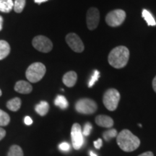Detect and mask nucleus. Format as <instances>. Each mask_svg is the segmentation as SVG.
Here are the masks:
<instances>
[{"label": "nucleus", "mask_w": 156, "mask_h": 156, "mask_svg": "<svg viewBox=\"0 0 156 156\" xmlns=\"http://www.w3.org/2000/svg\"><path fill=\"white\" fill-rule=\"evenodd\" d=\"M100 20V13L98 9L95 7H90L87 12L86 22L89 30H95L98 25Z\"/></svg>", "instance_id": "10"}, {"label": "nucleus", "mask_w": 156, "mask_h": 156, "mask_svg": "<svg viewBox=\"0 0 156 156\" xmlns=\"http://www.w3.org/2000/svg\"><path fill=\"white\" fill-rule=\"evenodd\" d=\"M2 94V90H1V89H0V96H1Z\"/></svg>", "instance_id": "35"}, {"label": "nucleus", "mask_w": 156, "mask_h": 156, "mask_svg": "<svg viewBox=\"0 0 156 156\" xmlns=\"http://www.w3.org/2000/svg\"><path fill=\"white\" fill-rule=\"evenodd\" d=\"M70 147H71V146L68 142H62V143L60 144L59 145H58V148H59L60 151H64V152H67L69 151L70 150Z\"/></svg>", "instance_id": "26"}, {"label": "nucleus", "mask_w": 156, "mask_h": 156, "mask_svg": "<svg viewBox=\"0 0 156 156\" xmlns=\"http://www.w3.org/2000/svg\"><path fill=\"white\" fill-rule=\"evenodd\" d=\"M95 123L98 126L106 128H112L114 125V121L112 119L106 115H99L96 116Z\"/></svg>", "instance_id": "13"}, {"label": "nucleus", "mask_w": 156, "mask_h": 156, "mask_svg": "<svg viewBox=\"0 0 156 156\" xmlns=\"http://www.w3.org/2000/svg\"><path fill=\"white\" fill-rule=\"evenodd\" d=\"M46 67L41 62H35L28 67L25 73L27 79L30 83H35L40 81L46 73Z\"/></svg>", "instance_id": "3"}, {"label": "nucleus", "mask_w": 156, "mask_h": 156, "mask_svg": "<svg viewBox=\"0 0 156 156\" xmlns=\"http://www.w3.org/2000/svg\"><path fill=\"white\" fill-rule=\"evenodd\" d=\"M126 18V12L122 9H114L106 17V22L111 27H118L124 23Z\"/></svg>", "instance_id": "6"}, {"label": "nucleus", "mask_w": 156, "mask_h": 156, "mask_svg": "<svg viewBox=\"0 0 156 156\" xmlns=\"http://www.w3.org/2000/svg\"><path fill=\"white\" fill-rule=\"evenodd\" d=\"M71 138L73 147L75 150H80L84 144V136L81 126L77 123L73 125L71 129Z\"/></svg>", "instance_id": "8"}, {"label": "nucleus", "mask_w": 156, "mask_h": 156, "mask_svg": "<svg viewBox=\"0 0 156 156\" xmlns=\"http://www.w3.org/2000/svg\"><path fill=\"white\" fill-rule=\"evenodd\" d=\"M92 129H93L92 124H91L90 122L86 123V124H85V126H84L83 130H82V131H83V136H87L88 135H90L91 131H92Z\"/></svg>", "instance_id": "25"}, {"label": "nucleus", "mask_w": 156, "mask_h": 156, "mask_svg": "<svg viewBox=\"0 0 156 156\" xmlns=\"http://www.w3.org/2000/svg\"><path fill=\"white\" fill-rule=\"evenodd\" d=\"M93 144H94L95 147L96 148V149H100V148L102 147V145H103V141H102V140L99 138V139H98L96 141H95L94 142H93Z\"/></svg>", "instance_id": "27"}, {"label": "nucleus", "mask_w": 156, "mask_h": 156, "mask_svg": "<svg viewBox=\"0 0 156 156\" xmlns=\"http://www.w3.org/2000/svg\"><path fill=\"white\" fill-rule=\"evenodd\" d=\"M10 52V46L5 41L0 40V60L4 59L9 55Z\"/></svg>", "instance_id": "15"}, {"label": "nucleus", "mask_w": 156, "mask_h": 156, "mask_svg": "<svg viewBox=\"0 0 156 156\" xmlns=\"http://www.w3.org/2000/svg\"><path fill=\"white\" fill-rule=\"evenodd\" d=\"M153 87L154 90H155V92L156 93V76L153 80Z\"/></svg>", "instance_id": "31"}, {"label": "nucleus", "mask_w": 156, "mask_h": 156, "mask_svg": "<svg viewBox=\"0 0 156 156\" xmlns=\"http://www.w3.org/2000/svg\"><path fill=\"white\" fill-rule=\"evenodd\" d=\"M21 106V100L19 98H14L7 103V107L12 112H17Z\"/></svg>", "instance_id": "16"}, {"label": "nucleus", "mask_w": 156, "mask_h": 156, "mask_svg": "<svg viewBox=\"0 0 156 156\" xmlns=\"http://www.w3.org/2000/svg\"><path fill=\"white\" fill-rule=\"evenodd\" d=\"M24 122L26 125H31L33 124V120L30 116H25L24 119Z\"/></svg>", "instance_id": "28"}, {"label": "nucleus", "mask_w": 156, "mask_h": 156, "mask_svg": "<svg viewBox=\"0 0 156 156\" xmlns=\"http://www.w3.org/2000/svg\"><path fill=\"white\" fill-rule=\"evenodd\" d=\"M32 85L28 82L20 80L17 82L15 85V90L21 94H29L32 92Z\"/></svg>", "instance_id": "11"}, {"label": "nucleus", "mask_w": 156, "mask_h": 156, "mask_svg": "<svg viewBox=\"0 0 156 156\" xmlns=\"http://www.w3.org/2000/svg\"><path fill=\"white\" fill-rule=\"evenodd\" d=\"M33 46L36 50L43 53H48L53 48V44L49 38L44 36H38L33 40Z\"/></svg>", "instance_id": "7"}, {"label": "nucleus", "mask_w": 156, "mask_h": 156, "mask_svg": "<svg viewBox=\"0 0 156 156\" xmlns=\"http://www.w3.org/2000/svg\"><path fill=\"white\" fill-rule=\"evenodd\" d=\"M66 41L68 46L77 53H81L84 51V44L82 40L77 34L74 33H70L66 36Z\"/></svg>", "instance_id": "9"}, {"label": "nucleus", "mask_w": 156, "mask_h": 156, "mask_svg": "<svg viewBox=\"0 0 156 156\" xmlns=\"http://www.w3.org/2000/svg\"><path fill=\"white\" fill-rule=\"evenodd\" d=\"M10 122V117L8 114L0 109V126L8 125Z\"/></svg>", "instance_id": "21"}, {"label": "nucleus", "mask_w": 156, "mask_h": 156, "mask_svg": "<svg viewBox=\"0 0 156 156\" xmlns=\"http://www.w3.org/2000/svg\"><path fill=\"white\" fill-rule=\"evenodd\" d=\"M116 142L124 152H132L139 147L140 140L129 130L123 129L116 136Z\"/></svg>", "instance_id": "1"}, {"label": "nucleus", "mask_w": 156, "mask_h": 156, "mask_svg": "<svg viewBox=\"0 0 156 156\" xmlns=\"http://www.w3.org/2000/svg\"><path fill=\"white\" fill-rule=\"evenodd\" d=\"M117 135H118V133H117V131L115 129H110L103 132V138L107 142L110 141L113 138L116 137Z\"/></svg>", "instance_id": "22"}, {"label": "nucleus", "mask_w": 156, "mask_h": 156, "mask_svg": "<svg viewBox=\"0 0 156 156\" xmlns=\"http://www.w3.org/2000/svg\"><path fill=\"white\" fill-rule=\"evenodd\" d=\"M5 135H6V131L3 128L0 127V141L5 137Z\"/></svg>", "instance_id": "29"}, {"label": "nucleus", "mask_w": 156, "mask_h": 156, "mask_svg": "<svg viewBox=\"0 0 156 156\" xmlns=\"http://www.w3.org/2000/svg\"><path fill=\"white\" fill-rule=\"evenodd\" d=\"M129 58V51L126 46H119L112 50L108 55V63L116 69L124 67Z\"/></svg>", "instance_id": "2"}, {"label": "nucleus", "mask_w": 156, "mask_h": 156, "mask_svg": "<svg viewBox=\"0 0 156 156\" xmlns=\"http://www.w3.org/2000/svg\"><path fill=\"white\" fill-rule=\"evenodd\" d=\"M2 25H3V18L2 17L0 16V31L2 29Z\"/></svg>", "instance_id": "32"}, {"label": "nucleus", "mask_w": 156, "mask_h": 156, "mask_svg": "<svg viewBox=\"0 0 156 156\" xmlns=\"http://www.w3.org/2000/svg\"><path fill=\"white\" fill-rule=\"evenodd\" d=\"M34 1H35V2L37 4H41L42 2H44L48 1V0H34Z\"/></svg>", "instance_id": "33"}, {"label": "nucleus", "mask_w": 156, "mask_h": 156, "mask_svg": "<svg viewBox=\"0 0 156 156\" xmlns=\"http://www.w3.org/2000/svg\"><path fill=\"white\" fill-rule=\"evenodd\" d=\"M99 77H100V73L98 70H95L93 72L92 76H91L90 79V81L88 83V87H92L95 85V83L98 80Z\"/></svg>", "instance_id": "24"}, {"label": "nucleus", "mask_w": 156, "mask_h": 156, "mask_svg": "<svg viewBox=\"0 0 156 156\" xmlns=\"http://www.w3.org/2000/svg\"><path fill=\"white\" fill-rule=\"evenodd\" d=\"M14 7L12 0H0V11L8 13Z\"/></svg>", "instance_id": "17"}, {"label": "nucleus", "mask_w": 156, "mask_h": 156, "mask_svg": "<svg viewBox=\"0 0 156 156\" xmlns=\"http://www.w3.org/2000/svg\"><path fill=\"white\" fill-rule=\"evenodd\" d=\"M35 110H36L37 114H38L40 116H44L48 112L49 105L46 101H41L35 107Z\"/></svg>", "instance_id": "14"}, {"label": "nucleus", "mask_w": 156, "mask_h": 156, "mask_svg": "<svg viewBox=\"0 0 156 156\" xmlns=\"http://www.w3.org/2000/svg\"><path fill=\"white\" fill-rule=\"evenodd\" d=\"M25 2L26 0H15L14 3V10L15 12H22L25 6Z\"/></svg>", "instance_id": "23"}, {"label": "nucleus", "mask_w": 156, "mask_h": 156, "mask_svg": "<svg viewBox=\"0 0 156 156\" xmlns=\"http://www.w3.org/2000/svg\"><path fill=\"white\" fill-rule=\"evenodd\" d=\"M77 80V73L74 71L68 72L63 76L62 81L66 86L68 87H72L75 85Z\"/></svg>", "instance_id": "12"}, {"label": "nucleus", "mask_w": 156, "mask_h": 156, "mask_svg": "<svg viewBox=\"0 0 156 156\" xmlns=\"http://www.w3.org/2000/svg\"><path fill=\"white\" fill-rule=\"evenodd\" d=\"M142 17L145 19V20L147 22L148 25H151V26H155L156 25L155 20L154 18L153 15L147 9H143L142 12Z\"/></svg>", "instance_id": "19"}, {"label": "nucleus", "mask_w": 156, "mask_h": 156, "mask_svg": "<svg viewBox=\"0 0 156 156\" xmlns=\"http://www.w3.org/2000/svg\"><path fill=\"white\" fill-rule=\"evenodd\" d=\"M138 156H154V155L152 152L148 151V152H145V153H142V154H141V155H140Z\"/></svg>", "instance_id": "30"}, {"label": "nucleus", "mask_w": 156, "mask_h": 156, "mask_svg": "<svg viewBox=\"0 0 156 156\" xmlns=\"http://www.w3.org/2000/svg\"><path fill=\"white\" fill-rule=\"evenodd\" d=\"M54 104L55 106L59 107L62 109H66L67 108L68 106H69V103L65 97L63 95H57L54 101Z\"/></svg>", "instance_id": "18"}, {"label": "nucleus", "mask_w": 156, "mask_h": 156, "mask_svg": "<svg viewBox=\"0 0 156 156\" xmlns=\"http://www.w3.org/2000/svg\"><path fill=\"white\" fill-rule=\"evenodd\" d=\"M90 156H98L96 154H95L94 152H93V151H90Z\"/></svg>", "instance_id": "34"}, {"label": "nucleus", "mask_w": 156, "mask_h": 156, "mask_svg": "<svg viewBox=\"0 0 156 156\" xmlns=\"http://www.w3.org/2000/svg\"><path fill=\"white\" fill-rule=\"evenodd\" d=\"M120 101V93L116 89L111 88L107 90L103 95V102L108 111L113 112L117 108Z\"/></svg>", "instance_id": "4"}, {"label": "nucleus", "mask_w": 156, "mask_h": 156, "mask_svg": "<svg viewBox=\"0 0 156 156\" xmlns=\"http://www.w3.org/2000/svg\"><path fill=\"white\" fill-rule=\"evenodd\" d=\"M7 156H23V151L20 146L14 145L9 148Z\"/></svg>", "instance_id": "20"}, {"label": "nucleus", "mask_w": 156, "mask_h": 156, "mask_svg": "<svg viewBox=\"0 0 156 156\" xmlns=\"http://www.w3.org/2000/svg\"><path fill=\"white\" fill-rule=\"evenodd\" d=\"M96 103L92 99L82 98L75 103V110L78 113L83 114H92L97 111Z\"/></svg>", "instance_id": "5"}]
</instances>
